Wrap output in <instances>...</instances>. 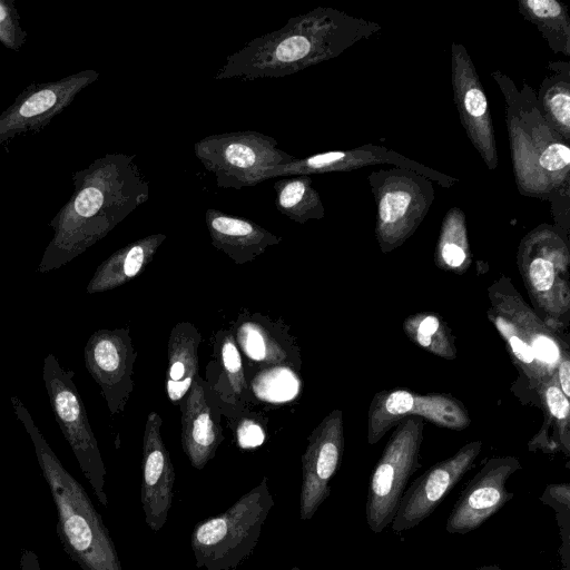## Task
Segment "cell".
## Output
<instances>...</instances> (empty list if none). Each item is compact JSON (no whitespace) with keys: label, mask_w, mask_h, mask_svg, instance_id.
<instances>
[{"label":"cell","mask_w":570,"mask_h":570,"mask_svg":"<svg viewBox=\"0 0 570 570\" xmlns=\"http://www.w3.org/2000/svg\"><path fill=\"white\" fill-rule=\"evenodd\" d=\"M535 92L540 110L549 125L570 141V62L550 61Z\"/></svg>","instance_id":"484cf974"},{"label":"cell","mask_w":570,"mask_h":570,"mask_svg":"<svg viewBox=\"0 0 570 570\" xmlns=\"http://www.w3.org/2000/svg\"><path fill=\"white\" fill-rule=\"evenodd\" d=\"M273 507L267 479L263 478L225 512L198 522L190 538L196 566L235 569L252 554Z\"/></svg>","instance_id":"8992f818"},{"label":"cell","mask_w":570,"mask_h":570,"mask_svg":"<svg viewBox=\"0 0 570 570\" xmlns=\"http://www.w3.org/2000/svg\"><path fill=\"white\" fill-rule=\"evenodd\" d=\"M491 77L504 99L512 167L523 196L548 200L570 191V147L543 117L535 91L527 82L520 89L502 71Z\"/></svg>","instance_id":"3957f363"},{"label":"cell","mask_w":570,"mask_h":570,"mask_svg":"<svg viewBox=\"0 0 570 570\" xmlns=\"http://www.w3.org/2000/svg\"><path fill=\"white\" fill-rule=\"evenodd\" d=\"M367 181L376 207L374 233L382 253L402 246L419 228L435 198L433 181L410 169H376Z\"/></svg>","instance_id":"ba28073f"},{"label":"cell","mask_w":570,"mask_h":570,"mask_svg":"<svg viewBox=\"0 0 570 570\" xmlns=\"http://www.w3.org/2000/svg\"><path fill=\"white\" fill-rule=\"evenodd\" d=\"M73 375L72 370L59 364L53 353L45 357L42 377L55 419L98 501L106 507V468Z\"/></svg>","instance_id":"8fae6325"},{"label":"cell","mask_w":570,"mask_h":570,"mask_svg":"<svg viewBox=\"0 0 570 570\" xmlns=\"http://www.w3.org/2000/svg\"><path fill=\"white\" fill-rule=\"evenodd\" d=\"M73 193L48 224L52 238L37 267L48 273L62 267L107 236L149 198V183L135 156L106 154L72 173Z\"/></svg>","instance_id":"6da1fadb"},{"label":"cell","mask_w":570,"mask_h":570,"mask_svg":"<svg viewBox=\"0 0 570 570\" xmlns=\"http://www.w3.org/2000/svg\"><path fill=\"white\" fill-rule=\"evenodd\" d=\"M557 382L560 390L570 399V354L566 353L556 370Z\"/></svg>","instance_id":"74e56055"},{"label":"cell","mask_w":570,"mask_h":570,"mask_svg":"<svg viewBox=\"0 0 570 570\" xmlns=\"http://www.w3.org/2000/svg\"><path fill=\"white\" fill-rule=\"evenodd\" d=\"M273 187L277 210L293 222L305 224L312 219L324 218L325 207L321 195L312 185L311 176L279 177Z\"/></svg>","instance_id":"83f0119b"},{"label":"cell","mask_w":570,"mask_h":570,"mask_svg":"<svg viewBox=\"0 0 570 570\" xmlns=\"http://www.w3.org/2000/svg\"><path fill=\"white\" fill-rule=\"evenodd\" d=\"M236 338L242 351L253 361L279 365L287 358L286 352L261 324L246 321L237 327Z\"/></svg>","instance_id":"4dcf8cb0"},{"label":"cell","mask_w":570,"mask_h":570,"mask_svg":"<svg viewBox=\"0 0 570 570\" xmlns=\"http://www.w3.org/2000/svg\"><path fill=\"white\" fill-rule=\"evenodd\" d=\"M488 293V317L504 340L519 372L535 390L556 374L569 347L523 301L510 278L502 276L489 287Z\"/></svg>","instance_id":"5b68a950"},{"label":"cell","mask_w":570,"mask_h":570,"mask_svg":"<svg viewBox=\"0 0 570 570\" xmlns=\"http://www.w3.org/2000/svg\"><path fill=\"white\" fill-rule=\"evenodd\" d=\"M394 428L368 483L365 520L374 533L392 523L406 483L420 468L424 420L409 416Z\"/></svg>","instance_id":"30bf717a"},{"label":"cell","mask_w":570,"mask_h":570,"mask_svg":"<svg viewBox=\"0 0 570 570\" xmlns=\"http://www.w3.org/2000/svg\"><path fill=\"white\" fill-rule=\"evenodd\" d=\"M541 401L543 423L530 440V451L548 453L563 452L570 455V403L557 382L556 374L543 381L534 390Z\"/></svg>","instance_id":"cb8c5ba5"},{"label":"cell","mask_w":570,"mask_h":570,"mask_svg":"<svg viewBox=\"0 0 570 570\" xmlns=\"http://www.w3.org/2000/svg\"><path fill=\"white\" fill-rule=\"evenodd\" d=\"M521 469L514 456L489 459L470 480L453 505L445 530L450 534H466L480 528L514 495L505 484Z\"/></svg>","instance_id":"ac0fdd59"},{"label":"cell","mask_w":570,"mask_h":570,"mask_svg":"<svg viewBox=\"0 0 570 570\" xmlns=\"http://www.w3.org/2000/svg\"><path fill=\"white\" fill-rule=\"evenodd\" d=\"M161 424L159 414L150 412L142 440L140 500L145 521L154 532L159 531L167 522L175 484V469L160 434Z\"/></svg>","instance_id":"ffe728a7"},{"label":"cell","mask_w":570,"mask_h":570,"mask_svg":"<svg viewBox=\"0 0 570 570\" xmlns=\"http://www.w3.org/2000/svg\"><path fill=\"white\" fill-rule=\"evenodd\" d=\"M222 439V431L213 419L197 377L181 406V445L190 464L195 469H204L214 458Z\"/></svg>","instance_id":"7402d4cb"},{"label":"cell","mask_w":570,"mask_h":570,"mask_svg":"<svg viewBox=\"0 0 570 570\" xmlns=\"http://www.w3.org/2000/svg\"><path fill=\"white\" fill-rule=\"evenodd\" d=\"M392 165L413 170L441 187L451 188L458 178L428 167L416 160L407 158L395 150L373 144L362 145L346 150H330L305 158H295L293 161L271 168L264 180L294 175H314L351 171L373 165Z\"/></svg>","instance_id":"d6986e66"},{"label":"cell","mask_w":570,"mask_h":570,"mask_svg":"<svg viewBox=\"0 0 570 570\" xmlns=\"http://www.w3.org/2000/svg\"><path fill=\"white\" fill-rule=\"evenodd\" d=\"M194 154L218 187L233 189L256 186L271 168L295 159L275 138L254 130L206 136L195 142Z\"/></svg>","instance_id":"9c48e42d"},{"label":"cell","mask_w":570,"mask_h":570,"mask_svg":"<svg viewBox=\"0 0 570 570\" xmlns=\"http://www.w3.org/2000/svg\"><path fill=\"white\" fill-rule=\"evenodd\" d=\"M570 487L569 483L551 484L547 487L541 497V501L554 508V510L564 509V513L570 509Z\"/></svg>","instance_id":"8d00e7d4"},{"label":"cell","mask_w":570,"mask_h":570,"mask_svg":"<svg viewBox=\"0 0 570 570\" xmlns=\"http://www.w3.org/2000/svg\"><path fill=\"white\" fill-rule=\"evenodd\" d=\"M554 226L569 239L570 234V191L559 193L549 199Z\"/></svg>","instance_id":"d590c367"},{"label":"cell","mask_w":570,"mask_h":570,"mask_svg":"<svg viewBox=\"0 0 570 570\" xmlns=\"http://www.w3.org/2000/svg\"><path fill=\"white\" fill-rule=\"evenodd\" d=\"M27 40L20 24V16L13 0H0V42L8 49L19 51Z\"/></svg>","instance_id":"d6a6232c"},{"label":"cell","mask_w":570,"mask_h":570,"mask_svg":"<svg viewBox=\"0 0 570 570\" xmlns=\"http://www.w3.org/2000/svg\"><path fill=\"white\" fill-rule=\"evenodd\" d=\"M451 82L453 101L461 125L488 169L495 170L499 156L487 95L466 48L451 45Z\"/></svg>","instance_id":"5bb4252c"},{"label":"cell","mask_w":570,"mask_h":570,"mask_svg":"<svg viewBox=\"0 0 570 570\" xmlns=\"http://www.w3.org/2000/svg\"><path fill=\"white\" fill-rule=\"evenodd\" d=\"M288 570H301V568H298V567H293V568H291V569H288Z\"/></svg>","instance_id":"60d3db41"},{"label":"cell","mask_w":570,"mask_h":570,"mask_svg":"<svg viewBox=\"0 0 570 570\" xmlns=\"http://www.w3.org/2000/svg\"><path fill=\"white\" fill-rule=\"evenodd\" d=\"M205 223L213 246L236 264H246L262 255L282 238L247 218L208 208Z\"/></svg>","instance_id":"44dd1931"},{"label":"cell","mask_w":570,"mask_h":570,"mask_svg":"<svg viewBox=\"0 0 570 570\" xmlns=\"http://www.w3.org/2000/svg\"><path fill=\"white\" fill-rule=\"evenodd\" d=\"M222 365L226 373L230 389L239 395L246 387L242 357L235 340L227 334L220 345Z\"/></svg>","instance_id":"836d02e7"},{"label":"cell","mask_w":570,"mask_h":570,"mask_svg":"<svg viewBox=\"0 0 570 570\" xmlns=\"http://www.w3.org/2000/svg\"><path fill=\"white\" fill-rule=\"evenodd\" d=\"M236 440L242 449H254L265 441L263 426L250 419L243 420L236 429Z\"/></svg>","instance_id":"e575fe53"},{"label":"cell","mask_w":570,"mask_h":570,"mask_svg":"<svg viewBox=\"0 0 570 570\" xmlns=\"http://www.w3.org/2000/svg\"><path fill=\"white\" fill-rule=\"evenodd\" d=\"M10 401L32 441L55 501L63 550L81 570H122L109 531L83 487L63 468L21 400L11 396Z\"/></svg>","instance_id":"277c9868"},{"label":"cell","mask_w":570,"mask_h":570,"mask_svg":"<svg viewBox=\"0 0 570 570\" xmlns=\"http://www.w3.org/2000/svg\"><path fill=\"white\" fill-rule=\"evenodd\" d=\"M256 395L268 402H286L299 392V380L288 367L275 365L261 372L252 383Z\"/></svg>","instance_id":"1f68e13d"},{"label":"cell","mask_w":570,"mask_h":570,"mask_svg":"<svg viewBox=\"0 0 570 570\" xmlns=\"http://www.w3.org/2000/svg\"><path fill=\"white\" fill-rule=\"evenodd\" d=\"M381 29L377 22L317 7L229 55L214 79L282 78L336 58Z\"/></svg>","instance_id":"7a4b0ae2"},{"label":"cell","mask_w":570,"mask_h":570,"mask_svg":"<svg viewBox=\"0 0 570 570\" xmlns=\"http://www.w3.org/2000/svg\"><path fill=\"white\" fill-rule=\"evenodd\" d=\"M343 450V413L337 409L327 414L313 430L302 455L299 493L302 520L312 519L328 498L330 482L341 465Z\"/></svg>","instance_id":"e0dca14e"},{"label":"cell","mask_w":570,"mask_h":570,"mask_svg":"<svg viewBox=\"0 0 570 570\" xmlns=\"http://www.w3.org/2000/svg\"><path fill=\"white\" fill-rule=\"evenodd\" d=\"M165 239L163 233L151 234L116 250L97 267L86 292L101 293L128 283L147 267Z\"/></svg>","instance_id":"603a6c76"},{"label":"cell","mask_w":570,"mask_h":570,"mask_svg":"<svg viewBox=\"0 0 570 570\" xmlns=\"http://www.w3.org/2000/svg\"><path fill=\"white\" fill-rule=\"evenodd\" d=\"M435 265L445 272L465 273L472 263L463 210L451 207L443 217L434 253Z\"/></svg>","instance_id":"f1b7e54d"},{"label":"cell","mask_w":570,"mask_h":570,"mask_svg":"<svg viewBox=\"0 0 570 570\" xmlns=\"http://www.w3.org/2000/svg\"><path fill=\"white\" fill-rule=\"evenodd\" d=\"M518 11L537 27L554 53L570 56V17L557 0H518Z\"/></svg>","instance_id":"4316f807"},{"label":"cell","mask_w":570,"mask_h":570,"mask_svg":"<svg viewBox=\"0 0 570 570\" xmlns=\"http://www.w3.org/2000/svg\"><path fill=\"white\" fill-rule=\"evenodd\" d=\"M136 357L127 328L98 330L86 343V368L100 387L111 415L122 413L130 397Z\"/></svg>","instance_id":"9a60e30c"},{"label":"cell","mask_w":570,"mask_h":570,"mask_svg":"<svg viewBox=\"0 0 570 570\" xmlns=\"http://www.w3.org/2000/svg\"><path fill=\"white\" fill-rule=\"evenodd\" d=\"M402 327L406 336L421 348L444 360L456 358L454 337L439 314L422 312L409 315Z\"/></svg>","instance_id":"f546056e"},{"label":"cell","mask_w":570,"mask_h":570,"mask_svg":"<svg viewBox=\"0 0 570 570\" xmlns=\"http://www.w3.org/2000/svg\"><path fill=\"white\" fill-rule=\"evenodd\" d=\"M517 264L533 306L556 333L570 315L569 239L554 225L541 224L520 242Z\"/></svg>","instance_id":"52a82bcc"},{"label":"cell","mask_w":570,"mask_h":570,"mask_svg":"<svg viewBox=\"0 0 570 570\" xmlns=\"http://www.w3.org/2000/svg\"><path fill=\"white\" fill-rule=\"evenodd\" d=\"M202 336L190 323L176 324L168 340L166 391L171 402H178L198 377V346Z\"/></svg>","instance_id":"d4e9b609"},{"label":"cell","mask_w":570,"mask_h":570,"mask_svg":"<svg viewBox=\"0 0 570 570\" xmlns=\"http://www.w3.org/2000/svg\"><path fill=\"white\" fill-rule=\"evenodd\" d=\"M19 570H41L38 556L31 550H24L20 558Z\"/></svg>","instance_id":"f35d334b"},{"label":"cell","mask_w":570,"mask_h":570,"mask_svg":"<svg viewBox=\"0 0 570 570\" xmlns=\"http://www.w3.org/2000/svg\"><path fill=\"white\" fill-rule=\"evenodd\" d=\"M409 416L460 431L471 423L464 404L451 394H420L406 390H383L374 394L367 413V442L377 443L400 421Z\"/></svg>","instance_id":"7c38bea8"},{"label":"cell","mask_w":570,"mask_h":570,"mask_svg":"<svg viewBox=\"0 0 570 570\" xmlns=\"http://www.w3.org/2000/svg\"><path fill=\"white\" fill-rule=\"evenodd\" d=\"M98 77L96 70H82L59 80L33 82L24 88L0 114V144L45 128Z\"/></svg>","instance_id":"4fadbf2b"},{"label":"cell","mask_w":570,"mask_h":570,"mask_svg":"<svg viewBox=\"0 0 570 570\" xmlns=\"http://www.w3.org/2000/svg\"><path fill=\"white\" fill-rule=\"evenodd\" d=\"M481 449V441H471L452 456L435 463L415 479L400 500L391 523L393 532L410 530L429 518L450 490L472 468Z\"/></svg>","instance_id":"2e32d148"},{"label":"cell","mask_w":570,"mask_h":570,"mask_svg":"<svg viewBox=\"0 0 570 570\" xmlns=\"http://www.w3.org/2000/svg\"><path fill=\"white\" fill-rule=\"evenodd\" d=\"M474 570H504V569H501V568H498V567H493V566H485V567H481V568H478V569H474Z\"/></svg>","instance_id":"ab89813d"}]
</instances>
